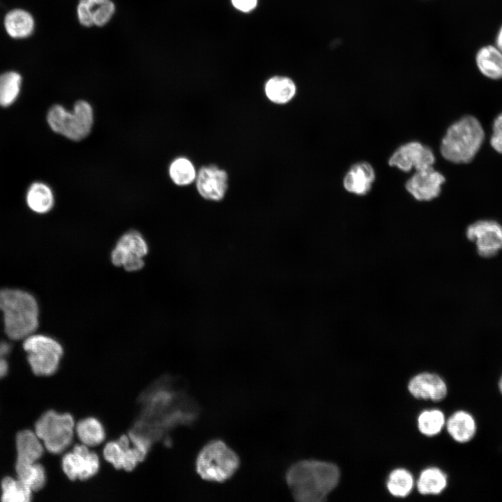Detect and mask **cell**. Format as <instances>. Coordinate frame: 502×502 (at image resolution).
Wrapping results in <instances>:
<instances>
[{
    "instance_id": "6da1fadb",
    "label": "cell",
    "mask_w": 502,
    "mask_h": 502,
    "mask_svg": "<svg viewBox=\"0 0 502 502\" xmlns=\"http://www.w3.org/2000/svg\"><path fill=\"white\" fill-rule=\"evenodd\" d=\"M340 477L334 464L315 459L295 462L285 474L287 484L298 502H321L336 487Z\"/></svg>"
},
{
    "instance_id": "7a4b0ae2",
    "label": "cell",
    "mask_w": 502,
    "mask_h": 502,
    "mask_svg": "<svg viewBox=\"0 0 502 502\" xmlns=\"http://www.w3.org/2000/svg\"><path fill=\"white\" fill-rule=\"evenodd\" d=\"M0 311L5 333L10 340H24L38 327V304L36 298L26 291L0 289Z\"/></svg>"
},
{
    "instance_id": "3957f363",
    "label": "cell",
    "mask_w": 502,
    "mask_h": 502,
    "mask_svg": "<svg viewBox=\"0 0 502 502\" xmlns=\"http://www.w3.org/2000/svg\"><path fill=\"white\" fill-rule=\"evenodd\" d=\"M485 138L480 122L473 116H465L451 124L441 143V153L447 160L470 162L480 150Z\"/></svg>"
},
{
    "instance_id": "277c9868",
    "label": "cell",
    "mask_w": 502,
    "mask_h": 502,
    "mask_svg": "<svg viewBox=\"0 0 502 502\" xmlns=\"http://www.w3.org/2000/svg\"><path fill=\"white\" fill-rule=\"evenodd\" d=\"M239 466L237 453L220 439L208 442L199 451L195 462L196 471L202 479L217 482L229 480Z\"/></svg>"
},
{
    "instance_id": "5b68a950",
    "label": "cell",
    "mask_w": 502,
    "mask_h": 502,
    "mask_svg": "<svg viewBox=\"0 0 502 502\" xmlns=\"http://www.w3.org/2000/svg\"><path fill=\"white\" fill-rule=\"evenodd\" d=\"M94 120L93 110L86 100H77L73 111L61 105H53L47 114L50 128L73 141H80L90 133Z\"/></svg>"
},
{
    "instance_id": "8992f818",
    "label": "cell",
    "mask_w": 502,
    "mask_h": 502,
    "mask_svg": "<svg viewBox=\"0 0 502 502\" xmlns=\"http://www.w3.org/2000/svg\"><path fill=\"white\" fill-rule=\"evenodd\" d=\"M75 426L70 414L50 410L44 413L36 423L34 432L48 452L59 454L71 445L75 434Z\"/></svg>"
},
{
    "instance_id": "52a82bcc",
    "label": "cell",
    "mask_w": 502,
    "mask_h": 502,
    "mask_svg": "<svg viewBox=\"0 0 502 502\" xmlns=\"http://www.w3.org/2000/svg\"><path fill=\"white\" fill-rule=\"evenodd\" d=\"M23 349L31 370L38 376L55 373L63 352L61 344L55 339L34 333L24 340Z\"/></svg>"
},
{
    "instance_id": "ba28073f",
    "label": "cell",
    "mask_w": 502,
    "mask_h": 502,
    "mask_svg": "<svg viewBox=\"0 0 502 502\" xmlns=\"http://www.w3.org/2000/svg\"><path fill=\"white\" fill-rule=\"evenodd\" d=\"M149 251L142 235L135 230L123 234L118 240L111 253L112 264L126 271L140 270L144 266V258Z\"/></svg>"
},
{
    "instance_id": "9c48e42d",
    "label": "cell",
    "mask_w": 502,
    "mask_h": 502,
    "mask_svg": "<svg viewBox=\"0 0 502 502\" xmlns=\"http://www.w3.org/2000/svg\"><path fill=\"white\" fill-rule=\"evenodd\" d=\"M465 235L482 257H492L502 250V225L495 220H477L466 227Z\"/></svg>"
},
{
    "instance_id": "30bf717a",
    "label": "cell",
    "mask_w": 502,
    "mask_h": 502,
    "mask_svg": "<svg viewBox=\"0 0 502 502\" xmlns=\"http://www.w3.org/2000/svg\"><path fill=\"white\" fill-rule=\"evenodd\" d=\"M61 466L69 479L83 480L97 473L100 468V460L96 452L81 443L75 445L71 451L63 455Z\"/></svg>"
},
{
    "instance_id": "8fae6325",
    "label": "cell",
    "mask_w": 502,
    "mask_h": 502,
    "mask_svg": "<svg viewBox=\"0 0 502 502\" xmlns=\"http://www.w3.org/2000/svg\"><path fill=\"white\" fill-rule=\"evenodd\" d=\"M435 157L432 150L418 142H410L398 147L390 155L388 164L408 172L433 166Z\"/></svg>"
},
{
    "instance_id": "7c38bea8",
    "label": "cell",
    "mask_w": 502,
    "mask_h": 502,
    "mask_svg": "<svg viewBox=\"0 0 502 502\" xmlns=\"http://www.w3.org/2000/svg\"><path fill=\"white\" fill-rule=\"evenodd\" d=\"M446 178L433 166L417 170L405 184L406 190L417 201H429L437 197Z\"/></svg>"
},
{
    "instance_id": "4fadbf2b",
    "label": "cell",
    "mask_w": 502,
    "mask_h": 502,
    "mask_svg": "<svg viewBox=\"0 0 502 502\" xmlns=\"http://www.w3.org/2000/svg\"><path fill=\"white\" fill-rule=\"evenodd\" d=\"M196 185L198 192L204 199L220 201L227 190V174L215 165L204 166L197 174Z\"/></svg>"
},
{
    "instance_id": "5bb4252c",
    "label": "cell",
    "mask_w": 502,
    "mask_h": 502,
    "mask_svg": "<svg viewBox=\"0 0 502 502\" xmlns=\"http://www.w3.org/2000/svg\"><path fill=\"white\" fill-rule=\"evenodd\" d=\"M409 392L416 399L441 402L448 394L445 381L438 374L422 372L413 376L408 383Z\"/></svg>"
},
{
    "instance_id": "9a60e30c",
    "label": "cell",
    "mask_w": 502,
    "mask_h": 502,
    "mask_svg": "<svg viewBox=\"0 0 502 502\" xmlns=\"http://www.w3.org/2000/svg\"><path fill=\"white\" fill-rule=\"evenodd\" d=\"M375 179L373 167L367 162L353 164L343 179L344 189L353 194L365 195L371 189Z\"/></svg>"
},
{
    "instance_id": "2e32d148",
    "label": "cell",
    "mask_w": 502,
    "mask_h": 502,
    "mask_svg": "<svg viewBox=\"0 0 502 502\" xmlns=\"http://www.w3.org/2000/svg\"><path fill=\"white\" fill-rule=\"evenodd\" d=\"M446 426L450 437L459 443H469L477 432L475 418L464 410L454 412L446 420Z\"/></svg>"
},
{
    "instance_id": "e0dca14e",
    "label": "cell",
    "mask_w": 502,
    "mask_h": 502,
    "mask_svg": "<svg viewBox=\"0 0 502 502\" xmlns=\"http://www.w3.org/2000/svg\"><path fill=\"white\" fill-rule=\"evenodd\" d=\"M44 445L35 432L24 429L16 436L17 461L37 462L44 452Z\"/></svg>"
},
{
    "instance_id": "ac0fdd59",
    "label": "cell",
    "mask_w": 502,
    "mask_h": 502,
    "mask_svg": "<svg viewBox=\"0 0 502 502\" xmlns=\"http://www.w3.org/2000/svg\"><path fill=\"white\" fill-rule=\"evenodd\" d=\"M476 63L479 71L487 78H502V52L496 46L482 47L476 55Z\"/></svg>"
},
{
    "instance_id": "d6986e66",
    "label": "cell",
    "mask_w": 502,
    "mask_h": 502,
    "mask_svg": "<svg viewBox=\"0 0 502 502\" xmlns=\"http://www.w3.org/2000/svg\"><path fill=\"white\" fill-rule=\"evenodd\" d=\"M3 24L7 33L13 38H27L34 29L32 15L19 8L10 10L4 17Z\"/></svg>"
},
{
    "instance_id": "ffe728a7",
    "label": "cell",
    "mask_w": 502,
    "mask_h": 502,
    "mask_svg": "<svg viewBox=\"0 0 502 502\" xmlns=\"http://www.w3.org/2000/svg\"><path fill=\"white\" fill-rule=\"evenodd\" d=\"M26 201L32 211L40 214L50 211L54 204L52 189L42 182H35L30 185L27 190Z\"/></svg>"
},
{
    "instance_id": "44dd1931",
    "label": "cell",
    "mask_w": 502,
    "mask_h": 502,
    "mask_svg": "<svg viewBox=\"0 0 502 502\" xmlns=\"http://www.w3.org/2000/svg\"><path fill=\"white\" fill-rule=\"evenodd\" d=\"M75 433L81 443L88 447L98 446L105 439V431L102 424L93 417L84 418L75 424Z\"/></svg>"
},
{
    "instance_id": "7402d4cb",
    "label": "cell",
    "mask_w": 502,
    "mask_h": 502,
    "mask_svg": "<svg viewBox=\"0 0 502 502\" xmlns=\"http://www.w3.org/2000/svg\"><path fill=\"white\" fill-rule=\"evenodd\" d=\"M296 92V87L294 82L287 77H273L265 85L267 98L275 104L287 103L294 97Z\"/></svg>"
},
{
    "instance_id": "603a6c76",
    "label": "cell",
    "mask_w": 502,
    "mask_h": 502,
    "mask_svg": "<svg viewBox=\"0 0 502 502\" xmlns=\"http://www.w3.org/2000/svg\"><path fill=\"white\" fill-rule=\"evenodd\" d=\"M447 475L437 467H429L422 471L417 480V489L423 495L441 494L447 487Z\"/></svg>"
},
{
    "instance_id": "cb8c5ba5",
    "label": "cell",
    "mask_w": 502,
    "mask_h": 502,
    "mask_svg": "<svg viewBox=\"0 0 502 502\" xmlns=\"http://www.w3.org/2000/svg\"><path fill=\"white\" fill-rule=\"evenodd\" d=\"M15 471L17 478L32 492L42 489L46 481L44 467L37 462H16Z\"/></svg>"
},
{
    "instance_id": "d4e9b609",
    "label": "cell",
    "mask_w": 502,
    "mask_h": 502,
    "mask_svg": "<svg viewBox=\"0 0 502 502\" xmlns=\"http://www.w3.org/2000/svg\"><path fill=\"white\" fill-rule=\"evenodd\" d=\"M414 480L412 474L406 469L398 468L393 470L387 479L386 487L389 493L396 497H406L413 489Z\"/></svg>"
},
{
    "instance_id": "484cf974",
    "label": "cell",
    "mask_w": 502,
    "mask_h": 502,
    "mask_svg": "<svg viewBox=\"0 0 502 502\" xmlns=\"http://www.w3.org/2000/svg\"><path fill=\"white\" fill-rule=\"evenodd\" d=\"M1 500L3 502H29L32 491L17 478H4L1 484Z\"/></svg>"
},
{
    "instance_id": "4316f807",
    "label": "cell",
    "mask_w": 502,
    "mask_h": 502,
    "mask_svg": "<svg viewBox=\"0 0 502 502\" xmlns=\"http://www.w3.org/2000/svg\"><path fill=\"white\" fill-rule=\"evenodd\" d=\"M22 84L21 75L14 71L0 75V106L12 105L19 96Z\"/></svg>"
},
{
    "instance_id": "83f0119b",
    "label": "cell",
    "mask_w": 502,
    "mask_h": 502,
    "mask_svg": "<svg viewBox=\"0 0 502 502\" xmlns=\"http://www.w3.org/2000/svg\"><path fill=\"white\" fill-rule=\"evenodd\" d=\"M446 422L444 413L441 410L435 409L422 411L417 419L419 431L427 436H433L439 434Z\"/></svg>"
},
{
    "instance_id": "f1b7e54d",
    "label": "cell",
    "mask_w": 502,
    "mask_h": 502,
    "mask_svg": "<svg viewBox=\"0 0 502 502\" xmlns=\"http://www.w3.org/2000/svg\"><path fill=\"white\" fill-rule=\"evenodd\" d=\"M169 175L176 185L183 186L192 183L196 179L197 173L189 159L179 157L170 164Z\"/></svg>"
},
{
    "instance_id": "f546056e",
    "label": "cell",
    "mask_w": 502,
    "mask_h": 502,
    "mask_svg": "<svg viewBox=\"0 0 502 502\" xmlns=\"http://www.w3.org/2000/svg\"><path fill=\"white\" fill-rule=\"evenodd\" d=\"M109 0H80L77 6V15L79 22L90 26L93 23V13L96 7Z\"/></svg>"
},
{
    "instance_id": "4dcf8cb0",
    "label": "cell",
    "mask_w": 502,
    "mask_h": 502,
    "mask_svg": "<svg viewBox=\"0 0 502 502\" xmlns=\"http://www.w3.org/2000/svg\"><path fill=\"white\" fill-rule=\"evenodd\" d=\"M115 6L110 0L98 5L93 13V24L101 26L107 24L112 18Z\"/></svg>"
},
{
    "instance_id": "1f68e13d",
    "label": "cell",
    "mask_w": 502,
    "mask_h": 502,
    "mask_svg": "<svg viewBox=\"0 0 502 502\" xmlns=\"http://www.w3.org/2000/svg\"><path fill=\"white\" fill-rule=\"evenodd\" d=\"M234 6L242 11L250 12L257 6V0H231Z\"/></svg>"
},
{
    "instance_id": "d6a6232c",
    "label": "cell",
    "mask_w": 502,
    "mask_h": 502,
    "mask_svg": "<svg viewBox=\"0 0 502 502\" xmlns=\"http://www.w3.org/2000/svg\"><path fill=\"white\" fill-rule=\"evenodd\" d=\"M490 144L496 152L502 153V134L493 132Z\"/></svg>"
},
{
    "instance_id": "836d02e7",
    "label": "cell",
    "mask_w": 502,
    "mask_h": 502,
    "mask_svg": "<svg viewBox=\"0 0 502 502\" xmlns=\"http://www.w3.org/2000/svg\"><path fill=\"white\" fill-rule=\"evenodd\" d=\"M492 129L493 132L502 134V112L494 120Z\"/></svg>"
},
{
    "instance_id": "e575fe53",
    "label": "cell",
    "mask_w": 502,
    "mask_h": 502,
    "mask_svg": "<svg viewBox=\"0 0 502 502\" xmlns=\"http://www.w3.org/2000/svg\"><path fill=\"white\" fill-rule=\"evenodd\" d=\"M8 370V365L5 358L0 357V379L7 374Z\"/></svg>"
},
{
    "instance_id": "d590c367",
    "label": "cell",
    "mask_w": 502,
    "mask_h": 502,
    "mask_svg": "<svg viewBox=\"0 0 502 502\" xmlns=\"http://www.w3.org/2000/svg\"><path fill=\"white\" fill-rule=\"evenodd\" d=\"M496 46L502 52V26L497 33Z\"/></svg>"
},
{
    "instance_id": "8d00e7d4",
    "label": "cell",
    "mask_w": 502,
    "mask_h": 502,
    "mask_svg": "<svg viewBox=\"0 0 502 502\" xmlns=\"http://www.w3.org/2000/svg\"><path fill=\"white\" fill-rule=\"evenodd\" d=\"M498 388L500 393L502 395V374L501 375L499 380Z\"/></svg>"
}]
</instances>
